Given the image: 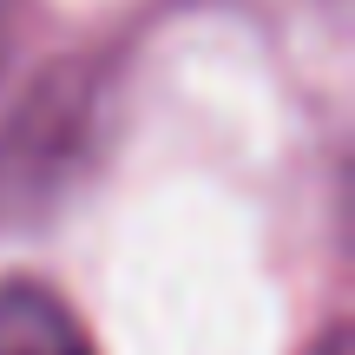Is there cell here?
Instances as JSON below:
<instances>
[{
	"mask_svg": "<svg viewBox=\"0 0 355 355\" xmlns=\"http://www.w3.org/2000/svg\"><path fill=\"white\" fill-rule=\"evenodd\" d=\"M316 355H349V336H343V329H329V336H322V349H316Z\"/></svg>",
	"mask_w": 355,
	"mask_h": 355,
	"instance_id": "3957f363",
	"label": "cell"
},
{
	"mask_svg": "<svg viewBox=\"0 0 355 355\" xmlns=\"http://www.w3.org/2000/svg\"><path fill=\"white\" fill-rule=\"evenodd\" d=\"M119 119L112 60H60L26 86V99L0 125V211L46 217L99 171Z\"/></svg>",
	"mask_w": 355,
	"mask_h": 355,
	"instance_id": "6da1fadb",
	"label": "cell"
},
{
	"mask_svg": "<svg viewBox=\"0 0 355 355\" xmlns=\"http://www.w3.org/2000/svg\"><path fill=\"white\" fill-rule=\"evenodd\" d=\"M0 355H99L46 283H0Z\"/></svg>",
	"mask_w": 355,
	"mask_h": 355,
	"instance_id": "7a4b0ae2",
	"label": "cell"
}]
</instances>
